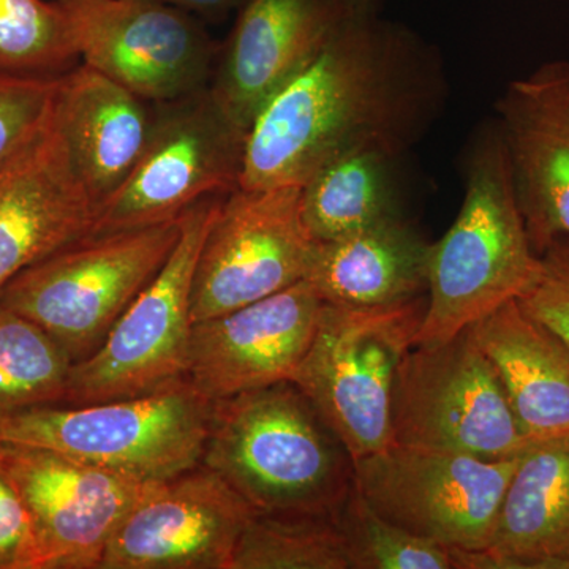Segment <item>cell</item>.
<instances>
[{
  "instance_id": "obj_15",
  "label": "cell",
  "mask_w": 569,
  "mask_h": 569,
  "mask_svg": "<svg viewBox=\"0 0 569 569\" xmlns=\"http://www.w3.org/2000/svg\"><path fill=\"white\" fill-rule=\"evenodd\" d=\"M323 298L309 280L193 325L187 378L209 399L293 380Z\"/></svg>"
},
{
  "instance_id": "obj_22",
  "label": "cell",
  "mask_w": 569,
  "mask_h": 569,
  "mask_svg": "<svg viewBox=\"0 0 569 569\" xmlns=\"http://www.w3.org/2000/svg\"><path fill=\"white\" fill-rule=\"evenodd\" d=\"M429 253V242L399 217L317 242L306 280L331 305H399L426 293Z\"/></svg>"
},
{
  "instance_id": "obj_23",
  "label": "cell",
  "mask_w": 569,
  "mask_h": 569,
  "mask_svg": "<svg viewBox=\"0 0 569 569\" xmlns=\"http://www.w3.org/2000/svg\"><path fill=\"white\" fill-rule=\"evenodd\" d=\"M383 146L350 149L302 187V216L317 242L332 241L403 216L399 159Z\"/></svg>"
},
{
  "instance_id": "obj_19",
  "label": "cell",
  "mask_w": 569,
  "mask_h": 569,
  "mask_svg": "<svg viewBox=\"0 0 569 569\" xmlns=\"http://www.w3.org/2000/svg\"><path fill=\"white\" fill-rule=\"evenodd\" d=\"M452 556L456 569H569V433L523 449L488 548Z\"/></svg>"
},
{
  "instance_id": "obj_28",
  "label": "cell",
  "mask_w": 569,
  "mask_h": 569,
  "mask_svg": "<svg viewBox=\"0 0 569 569\" xmlns=\"http://www.w3.org/2000/svg\"><path fill=\"white\" fill-rule=\"evenodd\" d=\"M59 77L0 73V168L50 123Z\"/></svg>"
},
{
  "instance_id": "obj_24",
  "label": "cell",
  "mask_w": 569,
  "mask_h": 569,
  "mask_svg": "<svg viewBox=\"0 0 569 569\" xmlns=\"http://www.w3.org/2000/svg\"><path fill=\"white\" fill-rule=\"evenodd\" d=\"M231 569H355L336 515H264L249 520Z\"/></svg>"
},
{
  "instance_id": "obj_21",
  "label": "cell",
  "mask_w": 569,
  "mask_h": 569,
  "mask_svg": "<svg viewBox=\"0 0 569 569\" xmlns=\"http://www.w3.org/2000/svg\"><path fill=\"white\" fill-rule=\"evenodd\" d=\"M529 440L569 433V346L518 301L470 326Z\"/></svg>"
},
{
  "instance_id": "obj_16",
  "label": "cell",
  "mask_w": 569,
  "mask_h": 569,
  "mask_svg": "<svg viewBox=\"0 0 569 569\" xmlns=\"http://www.w3.org/2000/svg\"><path fill=\"white\" fill-rule=\"evenodd\" d=\"M527 234L541 254L569 236V61L509 82L496 103Z\"/></svg>"
},
{
  "instance_id": "obj_5",
  "label": "cell",
  "mask_w": 569,
  "mask_h": 569,
  "mask_svg": "<svg viewBox=\"0 0 569 569\" xmlns=\"http://www.w3.org/2000/svg\"><path fill=\"white\" fill-rule=\"evenodd\" d=\"M425 295L381 307L323 302L293 383L358 460L392 443V396L425 318Z\"/></svg>"
},
{
  "instance_id": "obj_9",
  "label": "cell",
  "mask_w": 569,
  "mask_h": 569,
  "mask_svg": "<svg viewBox=\"0 0 569 569\" xmlns=\"http://www.w3.org/2000/svg\"><path fill=\"white\" fill-rule=\"evenodd\" d=\"M531 441L470 328L403 356L392 396V443L500 460L516 458Z\"/></svg>"
},
{
  "instance_id": "obj_2",
  "label": "cell",
  "mask_w": 569,
  "mask_h": 569,
  "mask_svg": "<svg viewBox=\"0 0 569 569\" xmlns=\"http://www.w3.org/2000/svg\"><path fill=\"white\" fill-rule=\"evenodd\" d=\"M539 269L493 119L477 130L463 156V201L455 223L430 244L427 307L415 346L447 342L518 301Z\"/></svg>"
},
{
  "instance_id": "obj_30",
  "label": "cell",
  "mask_w": 569,
  "mask_h": 569,
  "mask_svg": "<svg viewBox=\"0 0 569 569\" xmlns=\"http://www.w3.org/2000/svg\"><path fill=\"white\" fill-rule=\"evenodd\" d=\"M0 569H43L32 519L20 493L0 471Z\"/></svg>"
},
{
  "instance_id": "obj_10",
  "label": "cell",
  "mask_w": 569,
  "mask_h": 569,
  "mask_svg": "<svg viewBox=\"0 0 569 569\" xmlns=\"http://www.w3.org/2000/svg\"><path fill=\"white\" fill-rule=\"evenodd\" d=\"M519 456L489 460L391 443L355 460L353 488L378 516L418 537L449 549H485Z\"/></svg>"
},
{
  "instance_id": "obj_17",
  "label": "cell",
  "mask_w": 569,
  "mask_h": 569,
  "mask_svg": "<svg viewBox=\"0 0 569 569\" xmlns=\"http://www.w3.org/2000/svg\"><path fill=\"white\" fill-rule=\"evenodd\" d=\"M351 14L343 0H247L217 56L213 99L249 132L266 102Z\"/></svg>"
},
{
  "instance_id": "obj_14",
  "label": "cell",
  "mask_w": 569,
  "mask_h": 569,
  "mask_svg": "<svg viewBox=\"0 0 569 569\" xmlns=\"http://www.w3.org/2000/svg\"><path fill=\"white\" fill-rule=\"evenodd\" d=\"M0 471L28 508L43 569H99L112 535L153 485L21 445L0 443Z\"/></svg>"
},
{
  "instance_id": "obj_26",
  "label": "cell",
  "mask_w": 569,
  "mask_h": 569,
  "mask_svg": "<svg viewBox=\"0 0 569 569\" xmlns=\"http://www.w3.org/2000/svg\"><path fill=\"white\" fill-rule=\"evenodd\" d=\"M80 58L56 0H0V73L54 74Z\"/></svg>"
},
{
  "instance_id": "obj_3",
  "label": "cell",
  "mask_w": 569,
  "mask_h": 569,
  "mask_svg": "<svg viewBox=\"0 0 569 569\" xmlns=\"http://www.w3.org/2000/svg\"><path fill=\"white\" fill-rule=\"evenodd\" d=\"M201 463L264 515H336L353 489V459L293 381L216 400Z\"/></svg>"
},
{
  "instance_id": "obj_27",
  "label": "cell",
  "mask_w": 569,
  "mask_h": 569,
  "mask_svg": "<svg viewBox=\"0 0 569 569\" xmlns=\"http://www.w3.org/2000/svg\"><path fill=\"white\" fill-rule=\"evenodd\" d=\"M337 516L350 542L355 569H456L452 549L381 518L355 488Z\"/></svg>"
},
{
  "instance_id": "obj_18",
  "label": "cell",
  "mask_w": 569,
  "mask_h": 569,
  "mask_svg": "<svg viewBox=\"0 0 569 569\" xmlns=\"http://www.w3.org/2000/svg\"><path fill=\"white\" fill-rule=\"evenodd\" d=\"M96 213L51 118L0 168V295L26 269L88 238Z\"/></svg>"
},
{
  "instance_id": "obj_8",
  "label": "cell",
  "mask_w": 569,
  "mask_h": 569,
  "mask_svg": "<svg viewBox=\"0 0 569 569\" xmlns=\"http://www.w3.org/2000/svg\"><path fill=\"white\" fill-rule=\"evenodd\" d=\"M246 138L209 86L153 103L148 144L129 178L97 208L89 236L173 222L204 198L234 192Z\"/></svg>"
},
{
  "instance_id": "obj_25",
  "label": "cell",
  "mask_w": 569,
  "mask_h": 569,
  "mask_svg": "<svg viewBox=\"0 0 569 569\" xmlns=\"http://www.w3.org/2000/svg\"><path fill=\"white\" fill-rule=\"evenodd\" d=\"M71 366L44 329L0 305V415L61 406Z\"/></svg>"
},
{
  "instance_id": "obj_7",
  "label": "cell",
  "mask_w": 569,
  "mask_h": 569,
  "mask_svg": "<svg viewBox=\"0 0 569 569\" xmlns=\"http://www.w3.org/2000/svg\"><path fill=\"white\" fill-rule=\"evenodd\" d=\"M224 197L204 198L182 213L178 242L160 271L119 317L102 346L71 366L61 406L130 399L187 378L194 271Z\"/></svg>"
},
{
  "instance_id": "obj_1",
  "label": "cell",
  "mask_w": 569,
  "mask_h": 569,
  "mask_svg": "<svg viewBox=\"0 0 569 569\" xmlns=\"http://www.w3.org/2000/svg\"><path fill=\"white\" fill-rule=\"evenodd\" d=\"M447 99L433 44L380 13L351 14L253 119L239 187H305L329 160L361 146L406 153Z\"/></svg>"
},
{
  "instance_id": "obj_31",
  "label": "cell",
  "mask_w": 569,
  "mask_h": 569,
  "mask_svg": "<svg viewBox=\"0 0 569 569\" xmlns=\"http://www.w3.org/2000/svg\"><path fill=\"white\" fill-rule=\"evenodd\" d=\"M208 20H223L231 11H238L247 0H162Z\"/></svg>"
},
{
  "instance_id": "obj_32",
  "label": "cell",
  "mask_w": 569,
  "mask_h": 569,
  "mask_svg": "<svg viewBox=\"0 0 569 569\" xmlns=\"http://www.w3.org/2000/svg\"><path fill=\"white\" fill-rule=\"evenodd\" d=\"M343 3L353 11L355 14H376L380 13L381 0H343Z\"/></svg>"
},
{
  "instance_id": "obj_29",
  "label": "cell",
  "mask_w": 569,
  "mask_h": 569,
  "mask_svg": "<svg viewBox=\"0 0 569 569\" xmlns=\"http://www.w3.org/2000/svg\"><path fill=\"white\" fill-rule=\"evenodd\" d=\"M539 260L538 279L520 296L519 306L569 346V236L553 239Z\"/></svg>"
},
{
  "instance_id": "obj_6",
  "label": "cell",
  "mask_w": 569,
  "mask_h": 569,
  "mask_svg": "<svg viewBox=\"0 0 569 569\" xmlns=\"http://www.w3.org/2000/svg\"><path fill=\"white\" fill-rule=\"evenodd\" d=\"M181 233L173 222L88 236L21 272L0 305L48 332L78 362L97 350L119 317L160 271Z\"/></svg>"
},
{
  "instance_id": "obj_20",
  "label": "cell",
  "mask_w": 569,
  "mask_h": 569,
  "mask_svg": "<svg viewBox=\"0 0 569 569\" xmlns=\"http://www.w3.org/2000/svg\"><path fill=\"white\" fill-rule=\"evenodd\" d=\"M52 119L74 173L99 208L140 160L153 103L82 63L59 77Z\"/></svg>"
},
{
  "instance_id": "obj_11",
  "label": "cell",
  "mask_w": 569,
  "mask_h": 569,
  "mask_svg": "<svg viewBox=\"0 0 569 569\" xmlns=\"http://www.w3.org/2000/svg\"><path fill=\"white\" fill-rule=\"evenodd\" d=\"M316 247L302 216V187L228 193L198 257L193 323L301 282Z\"/></svg>"
},
{
  "instance_id": "obj_4",
  "label": "cell",
  "mask_w": 569,
  "mask_h": 569,
  "mask_svg": "<svg viewBox=\"0 0 569 569\" xmlns=\"http://www.w3.org/2000/svg\"><path fill=\"white\" fill-rule=\"evenodd\" d=\"M213 400L189 378L130 399L0 415V443L50 449L141 481L203 462Z\"/></svg>"
},
{
  "instance_id": "obj_13",
  "label": "cell",
  "mask_w": 569,
  "mask_h": 569,
  "mask_svg": "<svg viewBox=\"0 0 569 569\" xmlns=\"http://www.w3.org/2000/svg\"><path fill=\"white\" fill-rule=\"evenodd\" d=\"M252 505L204 463L149 486L99 569H231Z\"/></svg>"
},
{
  "instance_id": "obj_12",
  "label": "cell",
  "mask_w": 569,
  "mask_h": 569,
  "mask_svg": "<svg viewBox=\"0 0 569 569\" xmlns=\"http://www.w3.org/2000/svg\"><path fill=\"white\" fill-rule=\"evenodd\" d=\"M82 63L151 103L211 81L220 47L200 20L162 0H56Z\"/></svg>"
}]
</instances>
